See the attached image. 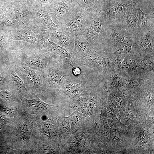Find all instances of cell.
Returning <instances> with one entry per match:
<instances>
[{"mask_svg": "<svg viewBox=\"0 0 154 154\" xmlns=\"http://www.w3.org/2000/svg\"><path fill=\"white\" fill-rule=\"evenodd\" d=\"M23 104L32 109L38 110H45L54 106L46 103L37 96L36 98L30 100L20 95H18Z\"/></svg>", "mask_w": 154, "mask_h": 154, "instance_id": "cell-18", "label": "cell"}, {"mask_svg": "<svg viewBox=\"0 0 154 154\" xmlns=\"http://www.w3.org/2000/svg\"><path fill=\"white\" fill-rule=\"evenodd\" d=\"M138 11L135 33H144L154 30V13L145 14L140 9H138Z\"/></svg>", "mask_w": 154, "mask_h": 154, "instance_id": "cell-15", "label": "cell"}, {"mask_svg": "<svg viewBox=\"0 0 154 154\" xmlns=\"http://www.w3.org/2000/svg\"><path fill=\"white\" fill-rule=\"evenodd\" d=\"M6 82L9 83V73L5 74L0 70V85L4 84Z\"/></svg>", "mask_w": 154, "mask_h": 154, "instance_id": "cell-24", "label": "cell"}, {"mask_svg": "<svg viewBox=\"0 0 154 154\" xmlns=\"http://www.w3.org/2000/svg\"><path fill=\"white\" fill-rule=\"evenodd\" d=\"M40 52L49 61L69 64L72 66L75 65V59L72 55L63 48L48 38L42 46Z\"/></svg>", "mask_w": 154, "mask_h": 154, "instance_id": "cell-5", "label": "cell"}, {"mask_svg": "<svg viewBox=\"0 0 154 154\" xmlns=\"http://www.w3.org/2000/svg\"><path fill=\"white\" fill-rule=\"evenodd\" d=\"M72 75L76 76H79L82 74V70L78 66H72Z\"/></svg>", "mask_w": 154, "mask_h": 154, "instance_id": "cell-26", "label": "cell"}, {"mask_svg": "<svg viewBox=\"0 0 154 154\" xmlns=\"http://www.w3.org/2000/svg\"><path fill=\"white\" fill-rule=\"evenodd\" d=\"M8 61L11 64L25 66L41 71L49 62L40 52L38 54L37 53L24 51L18 53Z\"/></svg>", "mask_w": 154, "mask_h": 154, "instance_id": "cell-7", "label": "cell"}, {"mask_svg": "<svg viewBox=\"0 0 154 154\" xmlns=\"http://www.w3.org/2000/svg\"><path fill=\"white\" fill-rule=\"evenodd\" d=\"M51 41L62 47L72 55L76 36L65 31L58 26L50 29L46 32Z\"/></svg>", "mask_w": 154, "mask_h": 154, "instance_id": "cell-9", "label": "cell"}, {"mask_svg": "<svg viewBox=\"0 0 154 154\" xmlns=\"http://www.w3.org/2000/svg\"><path fill=\"white\" fill-rule=\"evenodd\" d=\"M154 30L133 35V42H135L141 51L151 52L153 47Z\"/></svg>", "mask_w": 154, "mask_h": 154, "instance_id": "cell-12", "label": "cell"}, {"mask_svg": "<svg viewBox=\"0 0 154 154\" xmlns=\"http://www.w3.org/2000/svg\"><path fill=\"white\" fill-rule=\"evenodd\" d=\"M82 116L81 114L77 112L72 114L70 118L71 129L75 130L78 128L81 121Z\"/></svg>", "mask_w": 154, "mask_h": 154, "instance_id": "cell-20", "label": "cell"}, {"mask_svg": "<svg viewBox=\"0 0 154 154\" xmlns=\"http://www.w3.org/2000/svg\"><path fill=\"white\" fill-rule=\"evenodd\" d=\"M72 66L69 64L49 62L41 71L43 78V91L55 90L72 75Z\"/></svg>", "mask_w": 154, "mask_h": 154, "instance_id": "cell-1", "label": "cell"}, {"mask_svg": "<svg viewBox=\"0 0 154 154\" xmlns=\"http://www.w3.org/2000/svg\"><path fill=\"white\" fill-rule=\"evenodd\" d=\"M109 0H81L80 7L91 13L100 12Z\"/></svg>", "mask_w": 154, "mask_h": 154, "instance_id": "cell-17", "label": "cell"}, {"mask_svg": "<svg viewBox=\"0 0 154 154\" xmlns=\"http://www.w3.org/2000/svg\"><path fill=\"white\" fill-rule=\"evenodd\" d=\"M94 50L82 34L76 36L74 48L72 54L75 59L82 58Z\"/></svg>", "mask_w": 154, "mask_h": 154, "instance_id": "cell-13", "label": "cell"}, {"mask_svg": "<svg viewBox=\"0 0 154 154\" xmlns=\"http://www.w3.org/2000/svg\"><path fill=\"white\" fill-rule=\"evenodd\" d=\"M30 129L27 125H24L21 127L20 129V133L21 136L24 137H27L29 135Z\"/></svg>", "mask_w": 154, "mask_h": 154, "instance_id": "cell-25", "label": "cell"}, {"mask_svg": "<svg viewBox=\"0 0 154 154\" xmlns=\"http://www.w3.org/2000/svg\"><path fill=\"white\" fill-rule=\"evenodd\" d=\"M10 64L28 91L37 94L43 91V78L41 71L25 66Z\"/></svg>", "mask_w": 154, "mask_h": 154, "instance_id": "cell-4", "label": "cell"}, {"mask_svg": "<svg viewBox=\"0 0 154 154\" xmlns=\"http://www.w3.org/2000/svg\"><path fill=\"white\" fill-rule=\"evenodd\" d=\"M90 25L102 41L105 38L109 24L100 12L90 13Z\"/></svg>", "mask_w": 154, "mask_h": 154, "instance_id": "cell-11", "label": "cell"}, {"mask_svg": "<svg viewBox=\"0 0 154 154\" xmlns=\"http://www.w3.org/2000/svg\"><path fill=\"white\" fill-rule=\"evenodd\" d=\"M42 129L45 133L49 134L54 131V128L52 124L50 123H46L42 125Z\"/></svg>", "mask_w": 154, "mask_h": 154, "instance_id": "cell-23", "label": "cell"}, {"mask_svg": "<svg viewBox=\"0 0 154 154\" xmlns=\"http://www.w3.org/2000/svg\"><path fill=\"white\" fill-rule=\"evenodd\" d=\"M140 0H109L100 12L109 24L122 23L126 13L136 7Z\"/></svg>", "mask_w": 154, "mask_h": 154, "instance_id": "cell-3", "label": "cell"}, {"mask_svg": "<svg viewBox=\"0 0 154 154\" xmlns=\"http://www.w3.org/2000/svg\"><path fill=\"white\" fill-rule=\"evenodd\" d=\"M49 12L54 23L59 25L69 14L73 6L71 0H57Z\"/></svg>", "mask_w": 154, "mask_h": 154, "instance_id": "cell-10", "label": "cell"}, {"mask_svg": "<svg viewBox=\"0 0 154 154\" xmlns=\"http://www.w3.org/2000/svg\"><path fill=\"white\" fill-rule=\"evenodd\" d=\"M9 86L18 93L27 98H32L31 94L27 89L22 80L16 73L11 64L9 63Z\"/></svg>", "mask_w": 154, "mask_h": 154, "instance_id": "cell-14", "label": "cell"}, {"mask_svg": "<svg viewBox=\"0 0 154 154\" xmlns=\"http://www.w3.org/2000/svg\"><path fill=\"white\" fill-rule=\"evenodd\" d=\"M90 12L80 7H72L58 27L76 36L82 34L84 29L90 25Z\"/></svg>", "mask_w": 154, "mask_h": 154, "instance_id": "cell-2", "label": "cell"}, {"mask_svg": "<svg viewBox=\"0 0 154 154\" xmlns=\"http://www.w3.org/2000/svg\"><path fill=\"white\" fill-rule=\"evenodd\" d=\"M82 34L94 49L100 47L102 40L98 35L92 29L90 25L84 29Z\"/></svg>", "mask_w": 154, "mask_h": 154, "instance_id": "cell-19", "label": "cell"}, {"mask_svg": "<svg viewBox=\"0 0 154 154\" xmlns=\"http://www.w3.org/2000/svg\"><path fill=\"white\" fill-rule=\"evenodd\" d=\"M138 14V9L135 7L126 13L122 21V23L126 26L129 31L133 35L136 31Z\"/></svg>", "mask_w": 154, "mask_h": 154, "instance_id": "cell-16", "label": "cell"}, {"mask_svg": "<svg viewBox=\"0 0 154 154\" xmlns=\"http://www.w3.org/2000/svg\"><path fill=\"white\" fill-rule=\"evenodd\" d=\"M0 98L3 99L17 102H20L18 98L14 94L7 90L0 91Z\"/></svg>", "mask_w": 154, "mask_h": 154, "instance_id": "cell-21", "label": "cell"}, {"mask_svg": "<svg viewBox=\"0 0 154 154\" xmlns=\"http://www.w3.org/2000/svg\"><path fill=\"white\" fill-rule=\"evenodd\" d=\"M58 124L61 130L66 132H68L71 129L70 119L68 117L61 118L58 121Z\"/></svg>", "mask_w": 154, "mask_h": 154, "instance_id": "cell-22", "label": "cell"}, {"mask_svg": "<svg viewBox=\"0 0 154 154\" xmlns=\"http://www.w3.org/2000/svg\"><path fill=\"white\" fill-rule=\"evenodd\" d=\"M5 40L3 38H0V47L4 48L5 46Z\"/></svg>", "mask_w": 154, "mask_h": 154, "instance_id": "cell-27", "label": "cell"}, {"mask_svg": "<svg viewBox=\"0 0 154 154\" xmlns=\"http://www.w3.org/2000/svg\"><path fill=\"white\" fill-rule=\"evenodd\" d=\"M133 34L128 30L126 26L122 23L110 24L106 37L101 43L110 42L118 46L133 42Z\"/></svg>", "mask_w": 154, "mask_h": 154, "instance_id": "cell-8", "label": "cell"}, {"mask_svg": "<svg viewBox=\"0 0 154 154\" xmlns=\"http://www.w3.org/2000/svg\"><path fill=\"white\" fill-rule=\"evenodd\" d=\"M88 82L87 79L82 74L78 76L72 75L55 91L60 97L73 99L84 91Z\"/></svg>", "mask_w": 154, "mask_h": 154, "instance_id": "cell-6", "label": "cell"}]
</instances>
